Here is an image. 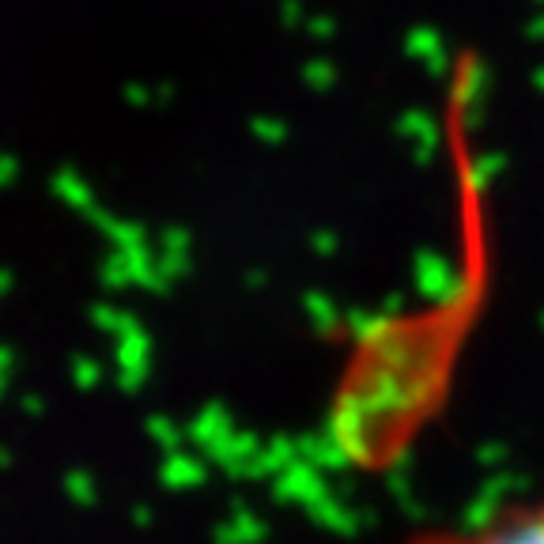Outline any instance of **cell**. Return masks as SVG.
<instances>
[{"label":"cell","mask_w":544,"mask_h":544,"mask_svg":"<svg viewBox=\"0 0 544 544\" xmlns=\"http://www.w3.org/2000/svg\"><path fill=\"white\" fill-rule=\"evenodd\" d=\"M401 544H544V495L518 499L473 522L420 529Z\"/></svg>","instance_id":"1"}]
</instances>
